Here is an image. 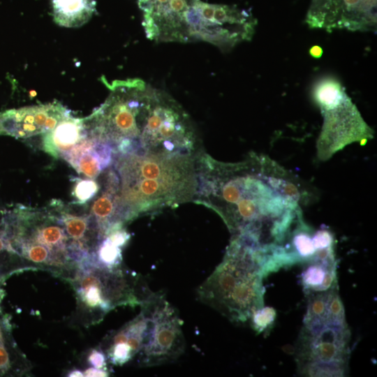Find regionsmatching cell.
<instances>
[{
    "label": "cell",
    "instance_id": "cell-6",
    "mask_svg": "<svg viewBox=\"0 0 377 377\" xmlns=\"http://www.w3.org/2000/svg\"><path fill=\"white\" fill-rule=\"evenodd\" d=\"M82 309L98 323L119 306H135L149 295L140 275L120 266L109 268L89 259L82 262L71 279Z\"/></svg>",
    "mask_w": 377,
    "mask_h": 377
},
{
    "label": "cell",
    "instance_id": "cell-22",
    "mask_svg": "<svg viewBox=\"0 0 377 377\" xmlns=\"http://www.w3.org/2000/svg\"><path fill=\"white\" fill-rule=\"evenodd\" d=\"M68 376H71V377L84 376V374L80 370L74 369L68 373Z\"/></svg>",
    "mask_w": 377,
    "mask_h": 377
},
{
    "label": "cell",
    "instance_id": "cell-9",
    "mask_svg": "<svg viewBox=\"0 0 377 377\" xmlns=\"http://www.w3.org/2000/svg\"><path fill=\"white\" fill-rule=\"evenodd\" d=\"M70 113L59 102L8 110L0 113V135L25 139L45 133Z\"/></svg>",
    "mask_w": 377,
    "mask_h": 377
},
{
    "label": "cell",
    "instance_id": "cell-5",
    "mask_svg": "<svg viewBox=\"0 0 377 377\" xmlns=\"http://www.w3.org/2000/svg\"><path fill=\"white\" fill-rule=\"evenodd\" d=\"M1 210L13 256L58 273L75 275L83 260L66 230L54 200L42 208L17 204Z\"/></svg>",
    "mask_w": 377,
    "mask_h": 377
},
{
    "label": "cell",
    "instance_id": "cell-17",
    "mask_svg": "<svg viewBox=\"0 0 377 377\" xmlns=\"http://www.w3.org/2000/svg\"><path fill=\"white\" fill-rule=\"evenodd\" d=\"M75 185L73 195L75 201L73 204L83 205L93 199L98 193L99 184L93 179L74 178Z\"/></svg>",
    "mask_w": 377,
    "mask_h": 377
},
{
    "label": "cell",
    "instance_id": "cell-14",
    "mask_svg": "<svg viewBox=\"0 0 377 377\" xmlns=\"http://www.w3.org/2000/svg\"><path fill=\"white\" fill-rule=\"evenodd\" d=\"M51 3L54 21L64 27H81L96 12V0H52Z\"/></svg>",
    "mask_w": 377,
    "mask_h": 377
},
{
    "label": "cell",
    "instance_id": "cell-21",
    "mask_svg": "<svg viewBox=\"0 0 377 377\" xmlns=\"http://www.w3.org/2000/svg\"><path fill=\"white\" fill-rule=\"evenodd\" d=\"M309 53L313 58L318 59L323 54V49L318 45H314L309 50Z\"/></svg>",
    "mask_w": 377,
    "mask_h": 377
},
{
    "label": "cell",
    "instance_id": "cell-20",
    "mask_svg": "<svg viewBox=\"0 0 377 377\" xmlns=\"http://www.w3.org/2000/svg\"><path fill=\"white\" fill-rule=\"evenodd\" d=\"M84 376H108L109 373L106 369L91 367L84 371Z\"/></svg>",
    "mask_w": 377,
    "mask_h": 377
},
{
    "label": "cell",
    "instance_id": "cell-3",
    "mask_svg": "<svg viewBox=\"0 0 377 377\" xmlns=\"http://www.w3.org/2000/svg\"><path fill=\"white\" fill-rule=\"evenodd\" d=\"M272 272L269 258L232 237L221 263L199 286V300L230 321L244 323L264 307L263 279Z\"/></svg>",
    "mask_w": 377,
    "mask_h": 377
},
{
    "label": "cell",
    "instance_id": "cell-23",
    "mask_svg": "<svg viewBox=\"0 0 377 377\" xmlns=\"http://www.w3.org/2000/svg\"><path fill=\"white\" fill-rule=\"evenodd\" d=\"M1 296H2L1 290L0 289V300H1Z\"/></svg>",
    "mask_w": 377,
    "mask_h": 377
},
{
    "label": "cell",
    "instance_id": "cell-4",
    "mask_svg": "<svg viewBox=\"0 0 377 377\" xmlns=\"http://www.w3.org/2000/svg\"><path fill=\"white\" fill-rule=\"evenodd\" d=\"M308 297L295 351L298 371L307 376H344L348 369L350 332L338 286Z\"/></svg>",
    "mask_w": 377,
    "mask_h": 377
},
{
    "label": "cell",
    "instance_id": "cell-10",
    "mask_svg": "<svg viewBox=\"0 0 377 377\" xmlns=\"http://www.w3.org/2000/svg\"><path fill=\"white\" fill-rule=\"evenodd\" d=\"M147 330V318L141 310L138 316L104 341L108 360L113 364L123 365L137 356L143 346Z\"/></svg>",
    "mask_w": 377,
    "mask_h": 377
},
{
    "label": "cell",
    "instance_id": "cell-13",
    "mask_svg": "<svg viewBox=\"0 0 377 377\" xmlns=\"http://www.w3.org/2000/svg\"><path fill=\"white\" fill-rule=\"evenodd\" d=\"M305 265L302 283L307 295L338 286L334 247L324 251Z\"/></svg>",
    "mask_w": 377,
    "mask_h": 377
},
{
    "label": "cell",
    "instance_id": "cell-19",
    "mask_svg": "<svg viewBox=\"0 0 377 377\" xmlns=\"http://www.w3.org/2000/svg\"><path fill=\"white\" fill-rule=\"evenodd\" d=\"M106 359L102 350L93 349L88 355L87 361L94 368L106 369Z\"/></svg>",
    "mask_w": 377,
    "mask_h": 377
},
{
    "label": "cell",
    "instance_id": "cell-12",
    "mask_svg": "<svg viewBox=\"0 0 377 377\" xmlns=\"http://www.w3.org/2000/svg\"><path fill=\"white\" fill-rule=\"evenodd\" d=\"M106 172L104 188L93 202L89 212L103 237L112 230L123 227L117 216L119 178L113 168Z\"/></svg>",
    "mask_w": 377,
    "mask_h": 377
},
{
    "label": "cell",
    "instance_id": "cell-8",
    "mask_svg": "<svg viewBox=\"0 0 377 377\" xmlns=\"http://www.w3.org/2000/svg\"><path fill=\"white\" fill-rule=\"evenodd\" d=\"M147 318L143 346L137 355L141 367L175 361L185 349L182 321L176 309L161 293H151L140 304Z\"/></svg>",
    "mask_w": 377,
    "mask_h": 377
},
{
    "label": "cell",
    "instance_id": "cell-2",
    "mask_svg": "<svg viewBox=\"0 0 377 377\" xmlns=\"http://www.w3.org/2000/svg\"><path fill=\"white\" fill-rule=\"evenodd\" d=\"M198 156L161 153L114 154L119 178L117 216L121 224L193 200Z\"/></svg>",
    "mask_w": 377,
    "mask_h": 377
},
{
    "label": "cell",
    "instance_id": "cell-1",
    "mask_svg": "<svg viewBox=\"0 0 377 377\" xmlns=\"http://www.w3.org/2000/svg\"><path fill=\"white\" fill-rule=\"evenodd\" d=\"M193 200L215 211L232 237L272 255L302 219L300 193L290 174L267 156L237 163L200 154Z\"/></svg>",
    "mask_w": 377,
    "mask_h": 377
},
{
    "label": "cell",
    "instance_id": "cell-18",
    "mask_svg": "<svg viewBox=\"0 0 377 377\" xmlns=\"http://www.w3.org/2000/svg\"><path fill=\"white\" fill-rule=\"evenodd\" d=\"M275 318L274 310L272 308L263 307L253 316L251 323L253 328L261 332L267 330L272 324Z\"/></svg>",
    "mask_w": 377,
    "mask_h": 377
},
{
    "label": "cell",
    "instance_id": "cell-15",
    "mask_svg": "<svg viewBox=\"0 0 377 377\" xmlns=\"http://www.w3.org/2000/svg\"><path fill=\"white\" fill-rule=\"evenodd\" d=\"M90 259L103 267L109 268L119 267L122 261L121 247L115 244L108 236H105L100 241Z\"/></svg>",
    "mask_w": 377,
    "mask_h": 377
},
{
    "label": "cell",
    "instance_id": "cell-11",
    "mask_svg": "<svg viewBox=\"0 0 377 377\" xmlns=\"http://www.w3.org/2000/svg\"><path fill=\"white\" fill-rule=\"evenodd\" d=\"M89 134L90 129L86 117H74L70 113L53 129L44 133L42 147L52 157L63 158Z\"/></svg>",
    "mask_w": 377,
    "mask_h": 377
},
{
    "label": "cell",
    "instance_id": "cell-16",
    "mask_svg": "<svg viewBox=\"0 0 377 377\" xmlns=\"http://www.w3.org/2000/svg\"><path fill=\"white\" fill-rule=\"evenodd\" d=\"M0 320V376L9 374L14 370L13 345L10 342L8 328Z\"/></svg>",
    "mask_w": 377,
    "mask_h": 377
},
{
    "label": "cell",
    "instance_id": "cell-7",
    "mask_svg": "<svg viewBox=\"0 0 377 377\" xmlns=\"http://www.w3.org/2000/svg\"><path fill=\"white\" fill-rule=\"evenodd\" d=\"M313 97L323 116L317 142V154L320 160L327 161L350 144H364L373 138L374 131L338 81L331 78L321 80L313 89Z\"/></svg>",
    "mask_w": 377,
    "mask_h": 377
}]
</instances>
